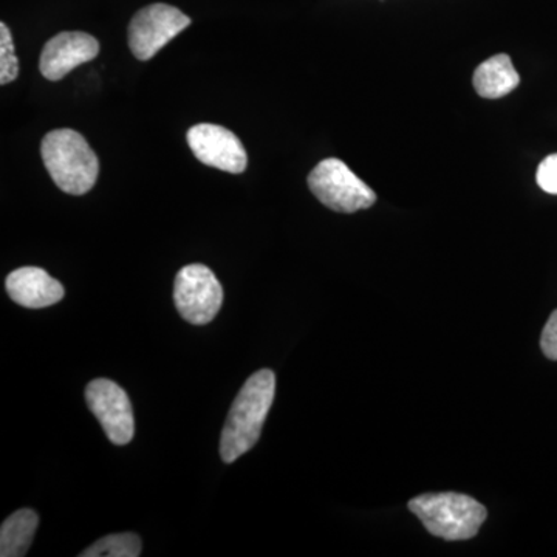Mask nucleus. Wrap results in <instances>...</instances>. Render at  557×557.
<instances>
[{
    "label": "nucleus",
    "instance_id": "f257e3e1",
    "mask_svg": "<svg viewBox=\"0 0 557 557\" xmlns=\"http://www.w3.org/2000/svg\"><path fill=\"white\" fill-rule=\"evenodd\" d=\"M276 394V375L269 369L249 376L231 406L220 437V456L225 463L255 448Z\"/></svg>",
    "mask_w": 557,
    "mask_h": 557
},
{
    "label": "nucleus",
    "instance_id": "f03ea898",
    "mask_svg": "<svg viewBox=\"0 0 557 557\" xmlns=\"http://www.w3.org/2000/svg\"><path fill=\"white\" fill-rule=\"evenodd\" d=\"M40 153L54 185L64 193L83 196L97 183L100 161L78 132L51 131L42 139Z\"/></svg>",
    "mask_w": 557,
    "mask_h": 557
},
{
    "label": "nucleus",
    "instance_id": "7ed1b4c3",
    "mask_svg": "<svg viewBox=\"0 0 557 557\" xmlns=\"http://www.w3.org/2000/svg\"><path fill=\"white\" fill-rule=\"evenodd\" d=\"M409 509L434 536L445 541H468L478 536L487 511L467 494H423L409 502Z\"/></svg>",
    "mask_w": 557,
    "mask_h": 557
},
{
    "label": "nucleus",
    "instance_id": "20e7f679",
    "mask_svg": "<svg viewBox=\"0 0 557 557\" xmlns=\"http://www.w3.org/2000/svg\"><path fill=\"white\" fill-rule=\"evenodd\" d=\"M311 193L332 211L351 214L373 207L376 194L338 159L322 160L310 172Z\"/></svg>",
    "mask_w": 557,
    "mask_h": 557
},
{
    "label": "nucleus",
    "instance_id": "39448f33",
    "mask_svg": "<svg viewBox=\"0 0 557 557\" xmlns=\"http://www.w3.org/2000/svg\"><path fill=\"white\" fill-rule=\"evenodd\" d=\"M174 300L180 317L193 325L209 324L223 302L219 278L201 263L183 267L175 277Z\"/></svg>",
    "mask_w": 557,
    "mask_h": 557
},
{
    "label": "nucleus",
    "instance_id": "423d86ee",
    "mask_svg": "<svg viewBox=\"0 0 557 557\" xmlns=\"http://www.w3.org/2000/svg\"><path fill=\"white\" fill-rule=\"evenodd\" d=\"M189 25V17L175 7L166 3L146 7L135 14L129 25L132 53L139 61H149Z\"/></svg>",
    "mask_w": 557,
    "mask_h": 557
},
{
    "label": "nucleus",
    "instance_id": "0eeeda50",
    "mask_svg": "<svg viewBox=\"0 0 557 557\" xmlns=\"http://www.w3.org/2000/svg\"><path fill=\"white\" fill-rule=\"evenodd\" d=\"M87 406L100 421L113 445H127L134 438L135 423L131 399L113 381L94 380L86 388Z\"/></svg>",
    "mask_w": 557,
    "mask_h": 557
},
{
    "label": "nucleus",
    "instance_id": "6e6552de",
    "mask_svg": "<svg viewBox=\"0 0 557 557\" xmlns=\"http://www.w3.org/2000/svg\"><path fill=\"white\" fill-rule=\"evenodd\" d=\"M188 145L196 159L215 170L242 174L248 157L233 132L218 124H197L188 131Z\"/></svg>",
    "mask_w": 557,
    "mask_h": 557
},
{
    "label": "nucleus",
    "instance_id": "1a4fd4ad",
    "mask_svg": "<svg viewBox=\"0 0 557 557\" xmlns=\"http://www.w3.org/2000/svg\"><path fill=\"white\" fill-rule=\"evenodd\" d=\"M100 53V44L83 32H64L51 38L40 53L39 69L44 78L60 81L73 69L86 64Z\"/></svg>",
    "mask_w": 557,
    "mask_h": 557
},
{
    "label": "nucleus",
    "instance_id": "9d476101",
    "mask_svg": "<svg viewBox=\"0 0 557 557\" xmlns=\"http://www.w3.org/2000/svg\"><path fill=\"white\" fill-rule=\"evenodd\" d=\"M5 287L10 298L27 309L54 306L65 295L61 282L38 267L14 270L7 277Z\"/></svg>",
    "mask_w": 557,
    "mask_h": 557
},
{
    "label": "nucleus",
    "instance_id": "9b49d317",
    "mask_svg": "<svg viewBox=\"0 0 557 557\" xmlns=\"http://www.w3.org/2000/svg\"><path fill=\"white\" fill-rule=\"evenodd\" d=\"M474 89L485 100H498L518 89L520 76L508 54L500 53L479 65L474 72Z\"/></svg>",
    "mask_w": 557,
    "mask_h": 557
},
{
    "label": "nucleus",
    "instance_id": "f8f14e48",
    "mask_svg": "<svg viewBox=\"0 0 557 557\" xmlns=\"http://www.w3.org/2000/svg\"><path fill=\"white\" fill-rule=\"evenodd\" d=\"M39 518L32 509L13 512L0 528V556L22 557L32 547Z\"/></svg>",
    "mask_w": 557,
    "mask_h": 557
},
{
    "label": "nucleus",
    "instance_id": "ddd939ff",
    "mask_svg": "<svg viewBox=\"0 0 557 557\" xmlns=\"http://www.w3.org/2000/svg\"><path fill=\"white\" fill-rule=\"evenodd\" d=\"M141 539L134 533L110 534L84 549L81 557H138Z\"/></svg>",
    "mask_w": 557,
    "mask_h": 557
},
{
    "label": "nucleus",
    "instance_id": "4468645a",
    "mask_svg": "<svg viewBox=\"0 0 557 557\" xmlns=\"http://www.w3.org/2000/svg\"><path fill=\"white\" fill-rule=\"evenodd\" d=\"M20 75V61L14 51L10 28L0 24V84L7 86Z\"/></svg>",
    "mask_w": 557,
    "mask_h": 557
},
{
    "label": "nucleus",
    "instance_id": "2eb2a0df",
    "mask_svg": "<svg viewBox=\"0 0 557 557\" xmlns=\"http://www.w3.org/2000/svg\"><path fill=\"white\" fill-rule=\"evenodd\" d=\"M536 180L539 188L557 196V153L548 156L539 164Z\"/></svg>",
    "mask_w": 557,
    "mask_h": 557
},
{
    "label": "nucleus",
    "instance_id": "dca6fc26",
    "mask_svg": "<svg viewBox=\"0 0 557 557\" xmlns=\"http://www.w3.org/2000/svg\"><path fill=\"white\" fill-rule=\"evenodd\" d=\"M541 348L545 357L557 361V310L553 311L541 336Z\"/></svg>",
    "mask_w": 557,
    "mask_h": 557
}]
</instances>
